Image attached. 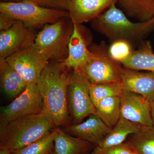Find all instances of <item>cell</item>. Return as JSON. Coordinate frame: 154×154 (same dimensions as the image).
<instances>
[{
    "instance_id": "1",
    "label": "cell",
    "mask_w": 154,
    "mask_h": 154,
    "mask_svg": "<svg viewBox=\"0 0 154 154\" xmlns=\"http://www.w3.org/2000/svg\"><path fill=\"white\" fill-rule=\"evenodd\" d=\"M63 62L49 63L37 81L43 103L42 113L47 115L56 127L70 125L68 105V88L72 72Z\"/></svg>"
},
{
    "instance_id": "2",
    "label": "cell",
    "mask_w": 154,
    "mask_h": 154,
    "mask_svg": "<svg viewBox=\"0 0 154 154\" xmlns=\"http://www.w3.org/2000/svg\"><path fill=\"white\" fill-rule=\"evenodd\" d=\"M116 4L91 22L92 28L111 42L124 40L132 45L140 44L154 30V17L144 22H132Z\"/></svg>"
},
{
    "instance_id": "3",
    "label": "cell",
    "mask_w": 154,
    "mask_h": 154,
    "mask_svg": "<svg viewBox=\"0 0 154 154\" xmlns=\"http://www.w3.org/2000/svg\"><path fill=\"white\" fill-rule=\"evenodd\" d=\"M56 126L42 113L26 116L8 122H0V146L13 151L39 140Z\"/></svg>"
},
{
    "instance_id": "4",
    "label": "cell",
    "mask_w": 154,
    "mask_h": 154,
    "mask_svg": "<svg viewBox=\"0 0 154 154\" xmlns=\"http://www.w3.org/2000/svg\"><path fill=\"white\" fill-rule=\"evenodd\" d=\"M74 25L65 17L43 26L36 34L33 46L49 60L63 62L68 55V45Z\"/></svg>"
},
{
    "instance_id": "5",
    "label": "cell",
    "mask_w": 154,
    "mask_h": 154,
    "mask_svg": "<svg viewBox=\"0 0 154 154\" xmlns=\"http://www.w3.org/2000/svg\"><path fill=\"white\" fill-rule=\"evenodd\" d=\"M0 13L22 21L33 29L69 17L67 11L45 8L28 2H1Z\"/></svg>"
},
{
    "instance_id": "6",
    "label": "cell",
    "mask_w": 154,
    "mask_h": 154,
    "mask_svg": "<svg viewBox=\"0 0 154 154\" xmlns=\"http://www.w3.org/2000/svg\"><path fill=\"white\" fill-rule=\"evenodd\" d=\"M90 59L81 71L91 84L99 85L121 82L123 67L120 63L114 60L108 52L106 42L94 44L89 48Z\"/></svg>"
},
{
    "instance_id": "7",
    "label": "cell",
    "mask_w": 154,
    "mask_h": 154,
    "mask_svg": "<svg viewBox=\"0 0 154 154\" xmlns=\"http://www.w3.org/2000/svg\"><path fill=\"white\" fill-rule=\"evenodd\" d=\"M91 83L79 69L73 70L67 92L69 113L74 124L96 113L90 95Z\"/></svg>"
},
{
    "instance_id": "8",
    "label": "cell",
    "mask_w": 154,
    "mask_h": 154,
    "mask_svg": "<svg viewBox=\"0 0 154 154\" xmlns=\"http://www.w3.org/2000/svg\"><path fill=\"white\" fill-rule=\"evenodd\" d=\"M43 110V101L37 84L31 83L11 103L1 107L0 122H8L26 116L39 114Z\"/></svg>"
},
{
    "instance_id": "9",
    "label": "cell",
    "mask_w": 154,
    "mask_h": 154,
    "mask_svg": "<svg viewBox=\"0 0 154 154\" xmlns=\"http://www.w3.org/2000/svg\"><path fill=\"white\" fill-rule=\"evenodd\" d=\"M5 60L28 84L37 83L42 71L49 62L48 59L33 45L15 53Z\"/></svg>"
},
{
    "instance_id": "10",
    "label": "cell",
    "mask_w": 154,
    "mask_h": 154,
    "mask_svg": "<svg viewBox=\"0 0 154 154\" xmlns=\"http://www.w3.org/2000/svg\"><path fill=\"white\" fill-rule=\"evenodd\" d=\"M36 34L21 21L0 33V60H5L15 53L33 46Z\"/></svg>"
},
{
    "instance_id": "11",
    "label": "cell",
    "mask_w": 154,
    "mask_h": 154,
    "mask_svg": "<svg viewBox=\"0 0 154 154\" xmlns=\"http://www.w3.org/2000/svg\"><path fill=\"white\" fill-rule=\"evenodd\" d=\"M120 97L121 117L143 126L153 125L151 102L139 94L123 90Z\"/></svg>"
},
{
    "instance_id": "12",
    "label": "cell",
    "mask_w": 154,
    "mask_h": 154,
    "mask_svg": "<svg viewBox=\"0 0 154 154\" xmlns=\"http://www.w3.org/2000/svg\"><path fill=\"white\" fill-rule=\"evenodd\" d=\"M117 0H69V18L73 24L80 25L99 17Z\"/></svg>"
},
{
    "instance_id": "13",
    "label": "cell",
    "mask_w": 154,
    "mask_h": 154,
    "mask_svg": "<svg viewBox=\"0 0 154 154\" xmlns=\"http://www.w3.org/2000/svg\"><path fill=\"white\" fill-rule=\"evenodd\" d=\"M96 113L88 116L85 121L66 127V131L94 145L99 144L111 131Z\"/></svg>"
},
{
    "instance_id": "14",
    "label": "cell",
    "mask_w": 154,
    "mask_h": 154,
    "mask_svg": "<svg viewBox=\"0 0 154 154\" xmlns=\"http://www.w3.org/2000/svg\"><path fill=\"white\" fill-rule=\"evenodd\" d=\"M121 82L124 90L141 95L151 103L154 100V72L123 67Z\"/></svg>"
},
{
    "instance_id": "15",
    "label": "cell",
    "mask_w": 154,
    "mask_h": 154,
    "mask_svg": "<svg viewBox=\"0 0 154 154\" xmlns=\"http://www.w3.org/2000/svg\"><path fill=\"white\" fill-rule=\"evenodd\" d=\"M73 25V30L69 43L68 55L63 63L68 68L80 70L89 60L91 52L81 33L79 25Z\"/></svg>"
},
{
    "instance_id": "16",
    "label": "cell",
    "mask_w": 154,
    "mask_h": 154,
    "mask_svg": "<svg viewBox=\"0 0 154 154\" xmlns=\"http://www.w3.org/2000/svg\"><path fill=\"white\" fill-rule=\"evenodd\" d=\"M142 126L120 117L117 124L102 141L88 154H101L106 149L123 143L130 135L137 132Z\"/></svg>"
},
{
    "instance_id": "17",
    "label": "cell",
    "mask_w": 154,
    "mask_h": 154,
    "mask_svg": "<svg viewBox=\"0 0 154 154\" xmlns=\"http://www.w3.org/2000/svg\"><path fill=\"white\" fill-rule=\"evenodd\" d=\"M1 86L3 92L11 98H16L25 90L28 83L5 60H0Z\"/></svg>"
},
{
    "instance_id": "18",
    "label": "cell",
    "mask_w": 154,
    "mask_h": 154,
    "mask_svg": "<svg viewBox=\"0 0 154 154\" xmlns=\"http://www.w3.org/2000/svg\"><path fill=\"white\" fill-rule=\"evenodd\" d=\"M121 64L125 68L154 72V53L150 42H142Z\"/></svg>"
},
{
    "instance_id": "19",
    "label": "cell",
    "mask_w": 154,
    "mask_h": 154,
    "mask_svg": "<svg viewBox=\"0 0 154 154\" xmlns=\"http://www.w3.org/2000/svg\"><path fill=\"white\" fill-rule=\"evenodd\" d=\"M54 143L51 154H84L94 145L82 139L69 135L59 128H57Z\"/></svg>"
},
{
    "instance_id": "20",
    "label": "cell",
    "mask_w": 154,
    "mask_h": 154,
    "mask_svg": "<svg viewBox=\"0 0 154 154\" xmlns=\"http://www.w3.org/2000/svg\"><path fill=\"white\" fill-rule=\"evenodd\" d=\"M116 3L128 17L137 22L154 17V0H117Z\"/></svg>"
},
{
    "instance_id": "21",
    "label": "cell",
    "mask_w": 154,
    "mask_h": 154,
    "mask_svg": "<svg viewBox=\"0 0 154 154\" xmlns=\"http://www.w3.org/2000/svg\"><path fill=\"white\" fill-rule=\"evenodd\" d=\"M125 142L137 154H154V125L142 127L130 135Z\"/></svg>"
},
{
    "instance_id": "22",
    "label": "cell",
    "mask_w": 154,
    "mask_h": 154,
    "mask_svg": "<svg viewBox=\"0 0 154 154\" xmlns=\"http://www.w3.org/2000/svg\"><path fill=\"white\" fill-rule=\"evenodd\" d=\"M96 113L112 129L121 117L120 97L111 96L103 99L96 107Z\"/></svg>"
},
{
    "instance_id": "23",
    "label": "cell",
    "mask_w": 154,
    "mask_h": 154,
    "mask_svg": "<svg viewBox=\"0 0 154 154\" xmlns=\"http://www.w3.org/2000/svg\"><path fill=\"white\" fill-rule=\"evenodd\" d=\"M123 90L121 82L99 85L91 84L90 95L92 102L96 108L103 99L111 96H120Z\"/></svg>"
},
{
    "instance_id": "24",
    "label": "cell",
    "mask_w": 154,
    "mask_h": 154,
    "mask_svg": "<svg viewBox=\"0 0 154 154\" xmlns=\"http://www.w3.org/2000/svg\"><path fill=\"white\" fill-rule=\"evenodd\" d=\"M57 128L39 140L25 147L12 151L11 154H49L54 148Z\"/></svg>"
},
{
    "instance_id": "25",
    "label": "cell",
    "mask_w": 154,
    "mask_h": 154,
    "mask_svg": "<svg viewBox=\"0 0 154 154\" xmlns=\"http://www.w3.org/2000/svg\"><path fill=\"white\" fill-rule=\"evenodd\" d=\"M132 46L128 42L117 40L111 42L108 47V52L113 60L121 63L129 56L134 50Z\"/></svg>"
},
{
    "instance_id": "26",
    "label": "cell",
    "mask_w": 154,
    "mask_h": 154,
    "mask_svg": "<svg viewBox=\"0 0 154 154\" xmlns=\"http://www.w3.org/2000/svg\"><path fill=\"white\" fill-rule=\"evenodd\" d=\"M2 2H28L45 8L68 11L69 0H2Z\"/></svg>"
},
{
    "instance_id": "27",
    "label": "cell",
    "mask_w": 154,
    "mask_h": 154,
    "mask_svg": "<svg viewBox=\"0 0 154 154\" xmlns=\"http://www.w3.org/2000/svg\"><path fill=\"white\" fill-rule=\"evenodd\" d=\"M101 154H137L134 150L126 143L106 149Z\"/></svg>"
},
{
    "instance_id": "28",
    "label": "cell",
    "mask_w": 154,
    "mask_h": 154,
    "mask_svg": "<svg viewBox=\"0 0 154 154\" xmlns=\"http://www.w3.org/2000/svg\"><path fill=\"white\" fill-rule=\"evenodd\" d=\"M17 21L9 15L0 13V30L2 31L8 30Z\"/></svg>"
},
{
    "instance_id": "29",
    "label": "cell",
    "mask_w": 154,
    "mask_h": 154,
    "mask_svg": "<svg viewBox=\"0 0 154 154\" xmlns=\"http://www.w3.org/2000/svg\"><path fill=\"white\" fill-rule=\"evenodd\" d=\"M12 150L3 146H0V154H11Z\"/></svg>"
},
{
    "instance_id": "30",
    "label": "cell",
    "mask_w": 154,
    "mask_h": 154,
    "mask_svg": "<svg viewBox=\"0 0 154 154\" xmlns=\"http://www.w3.org/2000/svg\"><path fill=\"white\" fill-rule=\"evenodd\" d=\"M151 113L154 125V100L151 103Z\"/></svg>"
},
{
    "instance_id": "31",
    "label": "cell",
    "mask_w": 154,
    "mask_h": 154,
    "mask_svg": "<svg viewBox=\"0 0 154 154\" xmlns=\"http://www.w3.org/2000/svg\"><path fill=\"white\" fill-rule=\"evenodd\" d=\"M86 154V153H85V154Z\"/></svg>"
}]
</instances>
